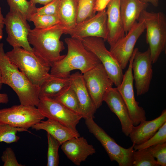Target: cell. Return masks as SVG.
Here are the masks:
<instances>
[{"label":"cell","instance_id":"obj_4","mask_svg":"<svg viewBox=\"0 0 166 166\" xmlns=\"http://www.w3.org/2000/svg\"><path fill=\"white\" fill-rule=\"evenodd\" d=\"M6 54L10 62L34 85L39 86L50 74V66L33 51L16 47Z\"/></svg>","mask_w":166,"mask_h":166},{"label":"cell","instance_id":"obj_35","mask_svg":"<svg viewBox=\"0 0 166 166\" xmlns=\"http://www.w3.org/2000/svg\"><path fill=\"white\" fill-rule=\"evenodd\" d=\"M4 166H23L18 162L13 149L8 147L3 152L1 157Z\"/></svg>","mask_w":166,"mask_h":166},{"label":"cell","instance_id":"obj_28","mask_svg":"<svg viewBox=\"0 0 166 166\" xmlns=\"http://www.w3.org/2000/svg\"><path fill=\"white\" fill-rule=\"evenodd\" d=\"M27 131L28 129L14 127L9 124L0 123V142L8 144L16 142L20 139L17 135L18 132Z\"/></svg>","mask_w":166,"mask_h":166},{"label":"cell","instance_id":"obj_40","mask_svg":"<svg viewBox=\"0 0 166 166\" xmlns=\"http://www.w3.org/2000/svg\"><path fill=\"white\" fill-rule=\"evenodd\" d=\"M143 2L151 3L155 7H157L159 4V0H140Z\"/></svg>","mask_w":166,"mask_h":166},{"label":"cell","instance_id":"obj_3","mask_svg":"<svg viewBox=\"0 0 166 166\" xmlns=\"http://www.w3.org/2000/svg\"><path fill=\"white\" fill-rule=\"evenodd\" d=\"M66 28L60 23L45 29L34 28L29 33L28 40L33 52L51 67L65 56L61 54L65 46L60 38Z\"/></svg>","mask_w":166,"mask_h":166},{"label":"cell","instance_id":"obj_10","mask_svg":"<svg viewBox=\"0 0 166 166\" xmlns=\"http://www.w3.org/2000/svg\"><path fill=\"white\" fill-rule=\"evenodd\" d=\"M25 19L19 13L10 10L4 18V25L7 34L6 41L14 47H21L33 52L28 40L31 30Z\"/></svg>","mask_w":166,"mask_h":166},{"label":"cell","instance_id":"obj_25","mask_svg":"<svg viewBox=\"0 0 166 166\" xmlns=\"http://www.w3.org/2000/svg\"><path fill=\"white\" fill-rule=\"evenodd\" d=\"M53 98L68 109L81 116L77 98L70 85Z\"/></svg>","mask_w":166,"mask_h":166},{"label":"cell","instance_id":"obj_2","mask_svg":"<svg viewBox=\"0 0 166 166\" xmlns=\"http://www.w3.org/2000/svg\"><path fill=\"white\" fill-rule=\"evenodd\" d=\"M0 69L3 84L10 87L20 104L37 107L39 101V86L33 84L6 54L4 44L0 43Z\"/></svg>","mask_w":166,"mask_h":166},{"label":"cell","instance_id":"obj_38","mask_svg":"<svg viewBox=\"0 0 166 166\" xmlns=\"http://www.w3.org/2000/svg\"><path fill=\"white\" fill-rule=\"evenodd\" d=\"M54 0H30V1L33 4H37L45 5Z\"/></svg>","mask_w":166,"mask_h":166},{"label":"cell","instance_id":"obj_26","mask_svg":"<svg viewBox=\"0 0 166 166\" xmlns=\"http://www.w3.org/2000/svg\"><path fill=\"white\" fill-rule=\"evenodd\" d=\"M10 10L19 13L28 21H30L31 16L35 13L37 8L27 0H7Z\"/></svg>","mask_w":166,"mask_h":166},{"label":"cell","instance_id":"obj_13","mask_svg":"<svg viewBox=\"0 0 166 166\" xmlns=\"http://www.w3.org/2000/svg\"><path fill=\"white\" fill-rule=\"evenodd\" d=\"M135 48L132 68L136 95L139 96L146 93L149 89L153 75V63L149 48L143 52Z\"/></svg>","mask_w":166,"mask_h":166},{"label":"cell","instance_id":"obj_27","mask_svg":"<svg viewBox=\"0 0 166 166\" xmlns=\"http://www.w3.org/2000/svg\"><path fill=\"white\" fill-rule=\"evenodd\" d=\"M132 166H159L147 148L134 150L132 155Z\"/></svg>","mask_w":166,"mask_h":166},{"label":"cell","instance_id":"obj_7","mask_svg":"<svg viewBox=\"0 0 166 166\" xmlns=\"http://www.w3.org/2000/svg\"><path fill=\"white\" fill-rule=\"evenodd\" d=\"M85 47L99 60L113 83L117 87L121 84L124 74L119 63L106 48L104 40L97 37H89L81 40Z\"/></svg>","mask_w":166,"mask_h":166},{"label":"cell","instance_id":"obj_33","mask_svg":"<svg viewBox=\"0 0 166 166\" xmlns=\"http://www.w3.org/2000/svg\"><path fill=\"white\" fill-rule=\"evenodd\" d=\"M151 155L156 159L159 166L166 165V142L147 148Z\"/></svg>","mask_w":166,"mask_h":166},{"label":"cell","instance_id":"obj_16","mask_svg":"<svg viewBox=\"0 0 166 166\" xmlns=\"http://www.w3.org/2000/svg\"><path fill=\"white\" fill-rule=\"evenodd\" d=\"M104 101L119 119L122 132L126 136H128L134 125L127 107L117 87H112L109 90Z\"/></svg>","mask_w":166,"mask_h":166},{"label":"cell","instance_id":"obj_24","mask_svg":"<svg viewBox=\"0 0 166 166\" xmlns=\"http://www.w3.org/2000/svg\"><path fill=\"white\" fill-rule=\"evenodd\" d=\"M78 0H61L57 16L60 22L67 29L77 24Z\"/></svg>","mask_w":166,"mask_h":166},{"label":"cell","instance_id":"obj_11","mask_svg":"<svg viewBox=\"0 0 166 166\" xmlns=\"http://www.w3.org/2000/svg\"><path fill=\"white\" fill-rule=\"evenodd\" d=\"M82 74L91 97L98 109L102 105L107 92L113 87V82L101 63Z\"/></svg>","mask_w":166,"mask_h":166},{"label":"cell","instance_id":"obj_37","mask_svg":"<svg viewBox=\"0 0 166 166\" xmlns=\"http://www.w3.org/2000/svg\"><path fill=\"white\" fill-rule=\"evenodd\" d=\"M4 25V18L2 14V9L0 6V41L3 36V29Z\"/></svg>","mask_w":166,"mask_h":166},{"label":"cell","instance_id":"obj_14","mask_svg":"<svg viewBox=\"0 0 166 166\" xmlns=\"http://www.w3.org/2000/svg\"><path fill=\"white\" fill-rule=\"evenodd\" d=\"M135 51V48L129 60L128 69L124 74L122 81L117 87L127 107L134 126L137 125L146 120L145 111L139 106L134 93L132 64Z\"/></svg>","mask_w":166,"mask_h":166},{"label":"cell","instance_id":"obj_19","mask_svg":"<svg viewBox=\"0 0 166 166\" xmlns=\"http://www.w3.org/2000/svg\"><path fill=\"white\" fill-rule=\"evenodd\" d=\"M120 1L111 0L107 6L108 37L106 41L110 47L125 35L120 12Z\"/></svg>","mask_w":166,"mask_h":166},{"label":"cell","instance_id":"obj_30","mask_svg":"<svg viewBox=\"0 0 166 166\" xmlns=\"http://www.w3.org/2000/svg\"><path fill=\"white\" fill-rule=\"evenodd\" d=\"M48 148L47 166H57L59 163L58 149L60 143L49 133L47 134Z\"/></svg>","mask_w":166,"mask_h":166},{"label":"cell","instance_id":"obj_34","mask_svg":"<svg viewBox=\"0 0 166 166\" xmlns=\"http://www.w3.org/2000/svg\"><path fill=\"white\" fill-rule=\"evenodd\" d=\"M61 0H54L44 6L37 8L36 14L39 15H57Z\"/></svg>","mask_w":166,"mask_h":166},{"label":"cell","instance_id":"obj_29","mask_svg":"<svg viewBox=\"0 0 166 166\" xmlns=\"http://www.w3.org/2000/svg\"><path fill=\"white\" fill-rule=\"evenodd\" d=\"M96 0H78L77 24L92 18L96 14Z\"/></svg>","mask_w":166,"mask_h":166},{"label":"cell","instance_id":"obj_23","mask_svg":"<svg viewBox=\"0 0 166 166\" xmlns=\"http://www.w3.org/2000/svg\"><path fill=\"white\" fill-rule=\"evenodd\" d=\"M69 77L62 78L49 75L39 85V97L54 98L70 85Z\"/></svg>","mask_w":166,"mask_h":166},{"label":"cell","instance_id":"obj_32","mask_svg":"<svg viewBox=\"0 0 166 166\" xmlns=\"http://www.w3.org/2000/svg\"><path fill=\"white\" fill-rule=\"evenodd\" d=\"M166 142V122L150 139L144 142L134 145L135 150L147 148L151 146Z\"/></svg>","mask_w":166,"mask_h":166},{"label":"cell","instance_id":"obj_22","mask_svg":"<svg viewBox=\"0 0 166 166\" xmlns=\"http://www.w3.org/2000/svg\"><path fill=\"white\" fill-rule=\"evenodd\" d=\"M31 128L36 130L46 131L61 144L70 139L80 136L78 132H75L60 123L50 119H48L45 121L42 120Z\"/></svg>","mask_w":166,"mask_h":166},{"label":"cell","instance_id":"obj_15","mask_svg":"<svg viewBox=\"0 0 166 166\" xmlns=\"http://www.w3.org/2000/svg\"><path fill=\"white\" fill-rule=\"evenodd\" d=\"M145 30L143 21L138 20L124 36L110 47L109 51L122 69H125L132 56L135 45Z\"/></svg>","mask_w":166,"mask_h":166},{"label":"cell","instance_id":"obj_1","mask_svg":"<svg viewBox=\"0 0 166 166\" xmlns=\"http://www.w3.org/2000/svg\"><path fill=\"white\" fill-rule=\"evenodd\" d=\"M65 42L67 53L51 67V74L67 78L73 70H78L83 74L101 63L93 53L85 47L81 40L70 37L66 38Z\"/></svg>","mask_w":166,"mask_h":166},{"label":"cell","instance_id":"obj_17","mask_svg":"<svg viewBox=\"0 0 166 166\" xmlns=\"http://www.w3.org/2000/svg\"><path fill=\"white\" fill-rule=\"evenodd\" d=\"M70 85L74 91L80 106L81 115L84 119L93 117L97 109L89 93L83 74L77 72L69 77Z\"/></svg>","mask_w":166,"mask_h":166},{"label":"cell","instance_id":"obj_9","mask_svg":"<svg viewBox=\"0 0 166 166\" xmlns=\"http://www.w3.org/2000/svg\"><path fill=\"white\" fill-rule=\"evenodd\" d=\"M37 107L48 119L57 121L76 132V126L81 116L68 109L53 98L39 97Z\"/></svg>","mask_w":166,"mask_h":166},{"label":"cell","instance_id":"obj_20","mask_svg":"<svg viewBox=\"0 0 166 166\" xmlns=\"http://www.w3.org/2000/svg\"><path fill=\"white\" fill-rule=\"evenodd\" d=\"M166 122V110H163L158 117L151 121H141L134 126L128 136L134 145L142 144L151 137Z\"/></svg>","mask_w":166,"mask_h":166},{"label":"cell","instance_id":"obj_6","mask_svg":"<svg viewBox=\"0 0 166 166\" xmlns=\"http://www.w3.org/2000/svg\"><path fill=\"white\" fill-rule=\"evenodd\" d=\"M84 119L89 131L100 142L111 161H116L119 166H132L134 144L128 148L121 147L95 123L93 118Z\"/></svg>","mask_w":166,"mask_h":166},{"label":"cell","instance_id":"obj_21","mask_svg":"<svg viewBox=\"0 0 166 166\" xmlns=\"http://www.w3.org/2000/svg\"><path fill=\"white\" fill-rule=\"evenodd\" d=\"M148 6V3L140 0H121L120 12L125 34L137 22L141 13Z\"/></svg>","mask_w":166,"mask_h":166},{"label":"cell","instance_id":"obj_41","mask_svg":"<svg viewBox=\"0 0 166 166\" xmlns=\"http://www.w3.org/2000/svg\"><path fill=\"white\" fill-rule=\"evenodd\" d=\"M3 83L2 81V74L1 72L0 69V90L2 88V85Z\"/></svg>","mask_w":166,"mask_h":166},{"label":"cell","instance_id":"obj_39","mask_svg":"<svg viewBox=\"0 0 166 166\" xmlns=\"http://www.w3.org/2000/svg\"><path fill=\"white\" fill-rule=\"evenodd\" d=\"M9 101L8 95L5 93H0V104H7Z\"/></svg>","mask_w":166,"mask_h":166},{"label":"cell","instance_id":"obj_8","mask_svg":"<svg viewBox=\"0 0 166 166\" xmlns=\"http://www.w3.org/2000/svg\"><path fill=\"white\" fill-rule=\"evenodd\" d=\"M38 108L22 104L0 109V123L28 129L44 119Z\"/></svg>","mask_w":166,"mask_h":166},{"label":"cell","instance_id":"obj_12","mask_svg":"<svg viewBox=\"0 0 166 166\" xmlns=\"http://www.w3.org/2000/svg\"><path fill=\"white\" fill-rule=\"evenodd\" d=\"M65 34L80 40L87 38L97 37L106 41L108 30L106 9L97 12L93 17L77 24L73 28H66Z\"/></svg>","mask_w":166,"mask_h":166},{"label":"cell","instance_id":"obj_31","mask_svg":"<svg viewBox=\"0 0 166 166\" xmlns=\"http://www.w3.org/2000/svg\"><path fill=\"white\" fill-rule=\"evenodd\" d=\"M30 22H32L37 29L50 27L60 23L57 15H39L36 13L31 17Z\"/></svg>","mask_w":166,"mask_h":166},{"label":"cell","instance_id":"obj_18","mask_svg":"<svg viewBox=\"0 0 166 166\" xmlns=\"http://www.w3.org/2000/svg\"><path fill=\"white\" fill-rule=\"evenodd\" d=\"M61 148L67 158L75 165H80L89 156L96 152L93 146L84 136L70 139L61 144Z\"/></svg>","mask_w":166,"mask_h":166},{"label":"cell","instance_id":"obj_5","mask_svg":"<svg viewBox=\"0 0 166 166\" xmlns=\"http://www.w3.org/2000/svg\"><path fill=\"white\" fill-rule=\"evenodd\" d=\"M138 20L144 22L146 30V40L149 45L153 64L158 60L166 47V17L162 12H149L146 10Z\"/></svg>","mask_w":166,"mask_h":166},{"label":"cell","instance_id":"obj_36","mask_svg":"<svg viewBox=\"0 0 166 166\" xmlns=\"http://www.w3.org/2000/svg\"><path fill=\"white\" fill-rule=\"evenodd\" d=\"M111 0H96L94 10L96 13L105 10Z\"/></svg>","mask_w":166,"mask_h":166}]
</instances>
